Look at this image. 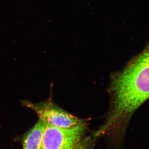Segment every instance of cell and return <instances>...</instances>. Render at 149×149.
Here are the masks:
<instances>
[{
	"label": "cell",
	"mask_w": 149,
	"mask_h": 149,
	"mask_svg": "<svg viewBox=\"0 0 149 149\" xmlns=\"http://www.w3.org/2000/svg\"><path fill=\"white\" fill-rule=\"evenodd\" d=\"M110 91L111 106L102 127L122 133L134 112L149 98V44L113 74Z\"/></svg>",
	"instance_id": "obj_1"
},
{
	"label": "cell",
	"mask_w": 149,
	"mask_h": 149,
	"mask_svg": "<svg viewBox=\"0 0 149 149\" xmlns=\"http://www.w3.org/2000/svg\"><path fill=\"white\" fill-rule=\"evenodd\" d=\"M86 127L84 121L70 128L45 123L42 149H72L82 140Z\"/></svg>",
	"instance_id": "obj_2"
},
{
	"label": "cell",
	"mask_w": 149,
	"mask_h": 149,
	"mask_svg": "<svg viewBox=\"0 0 149 149\" xmlns=\"http://www.w3.org/2000/svg\"><path fill=\"white\" fill-rule=\"evenodd\" d=\"M24 106L32 110L45 124L63 128L74 127L83 120L61 108L50 100L40 103L22 100Z\"/></svg>",
	"instance_id": "obj_3"
},
{
	"label": "cell",
	"mask_w": 149,
	"mask_h": 149,
	"mask_svg": "<svg viewBox=\"0 0 149 149\" xmlns=\"http://www.w3.org/2000/svg\"><path fill=\"white\" fill-rule=\"evenodd\" d=\"M44 128L45 123L39 119L24 136L23 149H42Z\"/></svg>",
	"instance_id": "obj_4"
},
{
	"label": "cell",
	"mask_w": 149,
	"mask_h": 149,
	"mask_svg": "<svg viewBox=\"0 0 149 149\" xmlns=\"http://www.w3.org/2000/svg\"><path fill=\"white\" fill-rule=\"evenodd\" d=\"M90 138H86L80 141L72 149H88L90 147Z\"/></svg>",
	"instance_id": "obj_5"
},
{
	"label": "cell",
	"mask_w": 149,
	"mask_h": 149,
	"mask_svg": "<svg viewBox=\"0 0 149 149\" xmlns=\"http://www.w3.org/2000/svg\"></svg>",
	"instance_id": "obj_6"
}]
</instances>
